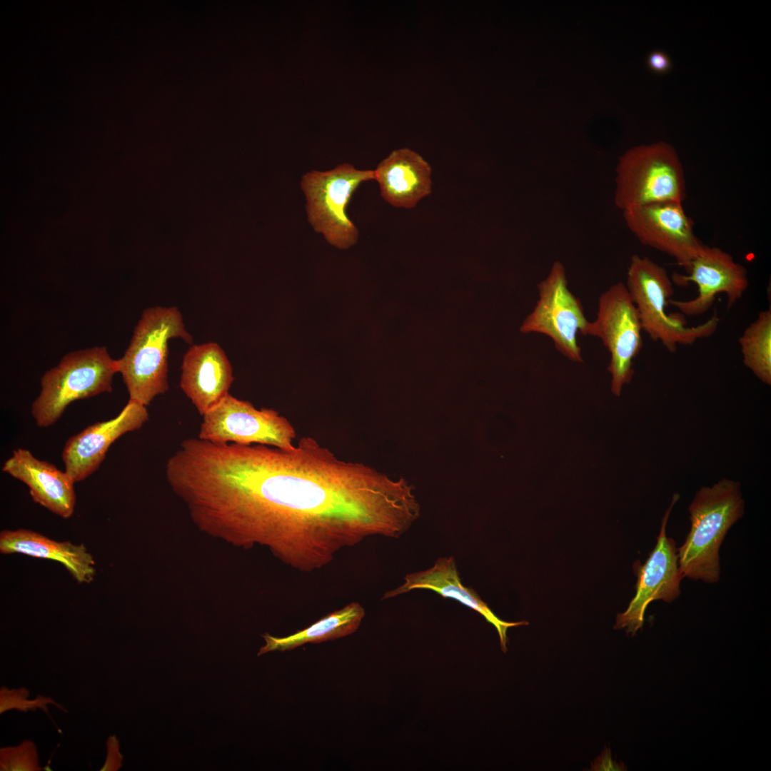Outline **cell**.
Returning a JSON list of instances; mask_svg holds the SVG:
<instances>
[{
	"label": "cell",
	"mask_w": 771,
	"mask_h": 771,
	"mask_svg": "<svg viewBox=\"0 0 771 771\" xmlns=\"http://www.w3.org/2000/svg\"><path fill=\"white\" fill-rule=\"evenodd\" d=\"M148 420L146 406L128 400L114 418L92 424L68 439L62 452L65 471L74 483L84 480L99 468L115 440L140 429Z\"/></svg>",
	"instance_id": "cell-14"
},
{
	"label": "cell",
	"mask_w": 771,
	"mask_h": 771,
	"mask_svg": "<svg viewBox=\"0 0 771 771\" xmlns=\"http://www.w3.org/2000/svg\"><path fill=\"white\" fill-rule=\"evenodd\" d=\"M687 275L674 273L672 281L677 285L694 283L698 294L689 301L669 300L682 315L700 316L709 310L718 293L727 296V308L742 298L748 288L747 272L744 266L718 247L704 245L690 263Z\"/></svg>",
	"instance_id": "cell-13"
},
{
	"label": "cell",
	"mask_w": 771,
	"mask_h": 771,
	"mask_svg": "<svg viewBox=\"0 0 771 771\" xmlns=\"http://www.w3.org/2000/svg\"><path fill=\"white\" fill-rule=\"evenodd\" d=\"M197 474L218 526L303 573L368 537L398 538L420 515L404 478L341 460L309 436L291 449L210 443Z\"/></svg>",
	"instance_id": "cell-1"
},
{
	"label": "cell",
	"mask_w": 771,
	"mask_h": 771,
	"mask_svg": "<svg viewBox=\"0 0 771 771\" xmlns=\"http://www.w3.org/2000/svg\"><path fill=\"white\" fill-rule=\"evenodd\" d=\"M614 203L622 211L662 201L682 203L684 169L674 147L664 141L633 147L615 167Z\"/></svg>",
	"instance_id": "cell-5"
},
{
	"label": "cell",
	"mask_w": 771,
	"mask_h": 771,
	"mask_svg": "<svg viewBox=\"0 0 771 771\" xmlns=\"http://www.w3.org/2000/svg\"><path fill=\"white\" fill-rule=\"evenodd\" d=\"M2 470L26 484L35 503L63 518L73 515L76 505L75 483L66 471L36 458L24 448L13 451L4 463Z\"/></svg>",
	"instance_id": "cell-16"
},
{
	"label": "cell",
	"mask_w": 771,
	"mask_h": 771,
	"mask_svg": "<svg viewBox=\"0 0 771 771\" xmlns=\"http://www.w3.org/2000/svg\"><path fill=\"white\" fill-rule=\"evenodd\" d=\"M592 770H625L623 763L613 760L609 748H605L594 763L591 764Z\"/></svg>",
	"instance_id": "cell-22"
},
{
	"label": "cell",
	"mask_w": 771,
	"mask_h": 771,
	"mask_svg": "<svg viewBox=\"0 0 771 771\" xmlns=\"http://www.w3.org/2000/svg\"><path fill=\"white\" fill-rule=\"evenodd\" d=\"M364 616L365 610L361 604L352 602L291 635L278 638L266 633L262 635L266 645L261 647L258 656L271 651L291 650L306 643H321L346 637L359 628Z\"/></svg>",
	"instance_id": "cell-20"
},
{
	"label": "cell",
	"mask_w": 771,
	"mask_h": 771,
	"mask_svg": "<svg viewBox=\"0 0 771 771\" xmlns=\"http://www.w3.org/2000/svg\"><path fill=\"white\" fill-rule=\"evenodd\" d=\"M744 505L737 481L723 478L697 492L688 508L690 532L677 550L683 578L708 583L719 580L720 547L729 529L743 515Z\"/></svg>",
	"instance_id": "cell-2"
},
{
	"label": "cell",
	"mask_w": 771,
	"mask_h": 771,
	"mask_svg": "<svg viewBox=\"0 0 771 771\" xmlns=\"http://www.w3.org/2000/svg\"><path fill=\"white\" fill-rule=\"evenodd\" d=\"M118 373L105 347H93L65 355L41 379V391L31 405V415L39 427L55 423L72 402L112 391Z\"/></svg>",
	"instance_id": "cell-6"
},
{
	"label": "cell",
	"mask_w": 771,
	"mask_h": 771,
	"mask_svg": "<svg viewBox=\"0 0 771 771\" xmlns=\"http://www.w3.org/2000/svg\"><path fill=\"white\" fill-rule=\"evenodd\" d=\"M403 580L402 585L386 592L382 599L394 598L416 589L430 590L443 598L455 599L481 614L488 623L495 626L503 652L507 651V630L511 627L528 624L526 621L509 623L499 619L473 588L463 584L453 556L439 558L431 568L408 573Z\"/></svg>",
	"instance_id": "cell-17"
},
{
	"label": "cell",
	"mask_w": 771,
	"mask_h": 771,
	"mask_svg": "<svg viewBox=\"0 0 771 771\" xmlns=\"http://www.w3.org/2000/svg\"><path fill=\"white\" fill-rule=\"evenodd\" d=\"M0 552L19 553L61 563L79 583H90L95 578V560L84 544L59 542L26 529L5 530L0 533Z\"/></svg>",
	"instance_id": "cell-19"
},
{
	"label": "cell",
	"mask_w": 771,
	"mask_h": 771,
	"mask_svg": "<svg viewBox=\"0 0 771 771\" xmlns=\"http://www.w3.org/2000/svg\"><path fill=\"white\" fill-rule=\"evenodd\" d=\"M382 198L395 207L412 208L431 193V167L418 153L393 151L374 170Z\"/></svg>",
	"instance_id": "cell-18"
},
{
	"label": "cell",
	"mask_w": 771,
	"mask_h": 771,
	"mask_svg": "<svg viewBox=\"0 0 771 771\" xmlns=\"http://www.w3.org/2000/svg\"><path fill=\"white\" fill-rule=\"evenodd\" d=\"M537 287L538 300L523 322L520 331L545 335L565 357L573 362H583L577 336L588 321L580 301L568 288L563 264L555 261Z\"/></svg>",
	"instance_id": "cell-10"
},
{
	"label": "cell",
	"mask_w": 771,
	"mask_h": 771,
	"mask_svg": "<svg viewBox=\"0 0 771 771\" xmlns=\"http://www.w3.org/2000/svg\"><path fill=\"white\" fill-rule=\"evenodd\" d=\"M198 438L215 443L262 444L294 447V427L271 408L256 409L229 393L203 415Z\"/></svg>",
	"instance_id": "cell-9"
},
{
	"label": "cell",
	"mask_w": 771,
	"mask_h": 771,
	"mask_svg": "<svg viewBox=\"0 0 771 771\" xmlns=\"http://www.w3.org/2000/svg\"><path fill=\"white\" fill-rule=\"evenodd\" d=\"M374 178V170H359L347 163L329 171L304 174L301 187L306 196L308 221L314 231L340 249L354 245L359 233L346 213L347 206L358 186Z\"/></svg>",
	"instance_id": "cell-7"
},
{
	"label": "cell",
	"mask_w": 771,
	"mask_h": 771,
	"mask_svg": "<svg viewBox=\"0 0 771 771\" xmlns=\"http://www.w3.org/2000/svg\"><path fill=\"white\" fill-rule=\"evenodd\" d=\"M642 331L636 307L625 284L618 282L600 294L596 319L588 321L581 333L599 338L608 349L611 391L616 396H620L623 386L632 381L633 360L643 346Z\"/></svg>",
	"instance_id": "cell-8"
},
{
	"label": "cell",
	"mask_w": 771,
	"mask_h": 771,
	"mask_svg": "<svg viewBox=\"0 0 771 771\" xmlns=\"http://www.w3.org/2000/svg\"><path fill=\"white\" fill-rule=\"evenodd\" d=\"M173 338L193 341L177 308L156 306L143 311L128 347L117 360L129 400L147 406L168 390V343Z\"/></svg>",
	"instance_id": "cell-3"
},
{
	"label": "cell",
	"mask_w": 771,
	"mask_h": 771,
	"mask_svg": "<svg viewBox=\"0 0 771 771\" xmlns=\"http://www.w3.org/2000/svg\"><path fill=\"white\" fill-rule=\"evenodd\" d=\"M233 381L232 366L218 344L193 345L184 354L180 387L201 415L228 394Z\"/></svg>",
	"instance_id": "cell-15"
},
{
	"label": "cell",
	"mask_w": 771,
	"mask_h": 771,
	"mask_svg": "<svg viewBox=\"0 0 771 771\" xmlns=\"http://www.w3.org/2000/svg\"><path fill=\"white\" fill-rule=\"evenodd\" d=\"M625 286L642 331L670 352H675L678 345H690L711 336L717 328L720 320L716 313L695 326H687L682 313L667 314L666 308L674 291L671 278L665 268L648 257L638 254L631 257Z\"/></svg>",
	"instance_id": "cell-4"
},
{
	"label": "cell",
	"mask_w": 771,
	"mask_h": 771,
	"mask_svg": "<svg viewBox=\"0 0 771 771\" xmlns=\"http://www.w3.org/2000/svg\"><path fill=\"white\" fill-rule=\"evenodd\" d=\"M744 365L771 384V308L758 313L739 338Z\"/></svg>",
	"instance_id": "cell-21"
},
{
	"label": "cell",
	"mask_w": 771,
	"mask_h": 771,
	"mask_svg": "<svg viewBox=\"0 0 771 771\" xmlns=\"http://www.w3.org/2000/svg\"><path fill=\"white\" fill-rule=\"evenodd\" d=\"M649 68L655 73H665L667 71L671 63L667 55L662 51H653L647 57Z\"/></svg>",
	"instance_id": "cell-23"
},
{
	"label": "cell",
	"mask_w": 771,
	"mask_h": 771,
	"mask_svg": "<svg viewBox=\"0 0 771 771\" xmlns=\"http://www.w3.org/2000/svg\"><path fill=\"white\" fill-rule=\"evenodd\" d=\"M675 494L661 523L655 548L646 562L637 570L636 593L626 610L616 617L615 629H625L634 636L644 623L645 611L652 601L662 600L671 603L680 594V584L683 578L678 563L674 540L666 535V527L674 505L679 500Z\"/></svg>",
	"instance_id": "cell-12"
},
{
	"label": "cell",
	"mask_w": 771,
	"mask_h": 771,
	"mask_svg": "<svg viewBox=\"0 0 771 771\" xmlns=\"http://www.w3.org/2000/svg\"><path fill=\"white\" fill-rule=\"evenodd\" d=\"M630 232L643 245L673 258L687 273L704 245L694 231L693 221L682 203H652L623 211Z\"/></svg>",
	"instance_id": "cell-11"
}]
</instances>
